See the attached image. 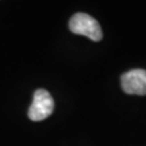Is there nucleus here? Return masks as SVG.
<instances>
[{
	"instance_id": "f03ea898",
	"label": "nucleus",
	"mask_w": 146,
	"mask_h": 146,
	"mask_svg": "<svg viewBox=\"0 0 146 146\" xmlns=\"http://www.w3.org/2000/svg\"><path fill=\"white\" fill-rule=\"evenodd\" d=\"M54 110V100L44 89H38L34 93V100L28 110V117L33 121H41L50 117Z\"/></svg>"
},
{
	"instance_id": "7ed1b4c3",
	"label": "nucleus",
	"mask_w": 146,
	"mask_h": 146,
	"mask_svg": "<svg viewBox=\"0 0 146 146\" xmlns=\"http://www.w3.org/2000/svg\"><path fill=\"white\" fill-rule=\"evenodd\" d=\"M121 87L125 93L146 95V70L132 69L121 76Z\"/></svg>"
},
{
	"instance_id": "f257e3e1",
	"label": "nucleus",
	"mask_w": 146,
	"mask_h": 146,
	"mask_svg": "<svg viewBox=\"0 0 146 146\" xmlns=\"http://www.w3.org/2000/svg\"><path fill=\"white\" fill-rule=\"evenodd\" d=\"M69 29L74 34L84 35L93 41H100L103 37L99 22L87 13H76L69 20Z\"/></svg>"
}]
</instances>
